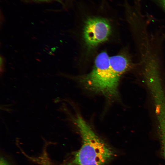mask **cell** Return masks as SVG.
<instances>
[{
	"mask_svg": "<svg viewBox=\"0 0 165 165\" xmlns=\"http://www.w3.org/2000/svg\"><path fill=\"white\" fill-rule=\"evenodd\" d=\"M76 123L82 144L75 155L74 163L76 165H105L114 155L112 149L97 136L81 117L78 116Z\"/></svg>",
	"mask_w": 165,
	"mask_h": 165,
	"instance_id": "cell-1",
	"label": "cell"
},
{
	"mask_svg": "<svg viewBox=\"0 0 165 165\" xmlns=\"http://www.w3.org/2000/svg\"><path fill=\"white\" fill-rule=\"evenodd\" d=\"M109 58L106 52L98 54L92 70L84 78L83 82L89 89L113 97L118 94L120 79L111 69Z\"/></svg>",
	"mask_w": 165,
	"mask_h": 165,
	"instance_id": "cell-2",
	"label": "cell"
},
{
	"mask_svg": "<svg viewBox=\"0 0 165 165\" xmlns=\"http://www.w3.org/2000/svg\"><path fill=\"white\" fill-rule=\"evenodd\" d=\"M111 30L110 23L106 19L91 17L87 19L85 24L84 38L89 46L94 47L107 40Z\"/></svg>",
	"mask_w": 165,
	"mask_h": 165,
	"instance_id": "cell-3",
	"label": "cell"
},
{
	"mask_svg": "<svg viewBox=\"0 0 165 165\" xmlns=\"http://www.w3.org/2000/svg\"><path fill=\"white\" fill-rule=\"evenodd\" d=\"M109 63L112 70L119 79L121 75L128 69L130 65L129 59L122 55L109 57Z\"/></svg>",
	"mask_w": 165,
	"mask_h": 165,
	"instance_id": "cell-4",
	"label": "cell"
},
{
	"mask_svg": "<svg viewBox=\"0 0 165 165\" xmlns=\"http://www.w3.org/2000/svg\"><path fill=\"white\" fill-rule=\"evenodd\" d=\"M0 165H11L9 162L3 156L1 157Z\"/></svg>",
	"mask_w": 165,
	"mask_h": 165,
	"instance_id": "cell-5",
	"label": "cell"
},
{
	"mask_svg": "<svg viewBox=\"0 0 165 165\" xmlns=\"http://www.w3.org/2000/svg\"><path fill=\"white\" fill-rule=\"evenodd\" d=\"M162 148L163 153L165 159V133L162 135Z\"/></svg>",
	"mask_w": 165,
	"mask_h": 165,
	"instance_id": "cell-6",
	"label": "cell"
},
{
	"mask_svg": "<svg viewBox=\"0 0 165 165\" xmlns=\"http://www.w3.org/2000/svg\"><path fill=\"white\" fill-rule=\"evenodd\" d=\"M33 1L38 2H50L52 1H57L60 2L61 1L60 0H32Z\"/></svg>",
	"mask_w": 165,
	"mask_h": 165,
	"instance_id": "cell-7",
	"label": "cell"
},
{
	"mask_svg": "<svg viewBox=\"0 0 165 165\" xmlns=\"http://www.w3.org/2000/svg\"><path fill=\"white\" fill-rule=\"evenodd\" d=\"M162 3L165 8V0H160Z\"/></svg>",
	"mask_w": 165,
	"mask_h": 165,
	"instance_id": "cell-8",
	"label": "cell"
},
{
	"mask_svg": "<svg viewBox=\"0 0 165 165\" xmlns=\"http://www.w3.org/2000/svg\"><path fill=\"white\" fill-rule=\"evenodd\" d=\"M45 165H54L52 162H50L47 163Z\"/></svg>",
	"mask_w": 165,
	"mask_h": 165,
	"instance_id": "cell-9",
	"label": "cell"
}]
</instances>
